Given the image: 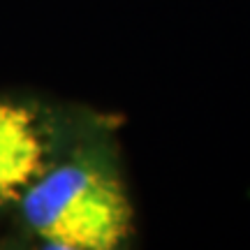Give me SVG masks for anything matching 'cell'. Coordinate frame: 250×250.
Masks as SVG:
<instances>
[{
	"mask_svg": "<svg viewBox=\"0 0 250 250\" xmlns=\"http://www.w3.org/2000/svg\"><path fill=\"white\" fill-rule=\"evenodd\" d=\"M17 202L23 225L51 248L111 250L132 229L121 181L93 155L46 165Z\"/></svg>",
	"mask_w": 250,
	"mask_h": 250,
	"instance_id": "obj_1",
	"label": "cell"
},
{
	"mask_svg": "<svg viewBox=\"0 0 250 250\" xmlns=\"http://www.w3.org/2000/svg\"><path fill=\"white\" fill-rule=\"evenodd\" d=\"M46 137L26 104L0 100V204L17 202L46 167Z\"/></svg>",
	"mask_w": 250,
	"mask_h": 250,
	"instance_id": "obj_2",
	"label": "cell"
}]
</instances>
